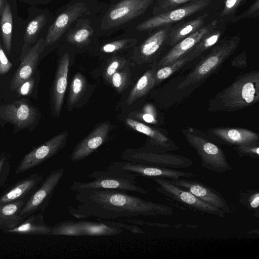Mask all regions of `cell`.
I'll use <instances>...</instances> for the list:
<instances>
[{"mask_svg": "<svg viewBox=\"0 0 259 259\" xmlns=\"http://www.w3.org/2000/svg\"><path fill=\"white\" fill-rule=\"evenodd\" d=\"M74 199L78 202L68 207V213L78 219L95 218L113 220L121 218L169 216L170 206L144 200L126 191L108 189H84L76 192Z\"/></svg>", "mask_w": 259, "mask_h": 259, "instance_id": "1", "label": "cell"}, {"mask_svg": "<svg viewBox=\"0 0 259 259\" xmlns=\"http://www.w3.org/2000/svg\"><path fill=\"white\" fill-rule=\"evenodd\" d=\"M259 101V72L253 70L238 75L228 87L211 98L207 110L232 112Z\"/></svg>", "mask_w": 259, "mask_h": 259, "instance_id": "2", "label": "cell"}, {"mask_svg": "<svg viewBox=\"0 0 259 259\" xmlns=\"http://www.w3.org/2000/svg\"><path fill=\"white\" fill-rule=\"evenodd\" d=\"M137 177L135 174L108 166L105 170L93 171L89 176V178L93 179L92 181L73 182L70 189L75 192L84 189H102L148 194L146 189L138 185Z\"/></svg>", "mask_w": 259, "mask_h": 259, "instance_id": "3", "label": "cell"}, {"mask_svg": "<svg viewBox=\"0 0 259 259\" xmlns=\"http://www.w3.org/2000/svg\"><path fill=\"white\" fill-rule=\"evenodd\" d=\"M134 233L144 232L139 227L114 221L93 222L65 221L52 227L51 235L69 236H115L122 233L124 230Z\"/></svg>", "mask_w": 259, "mask_h": 259, "instance_id": "4", "label": "cell"}, {"mask_svg": "<svg viewBox=\"0 0 259 259\" xmlns=\"http://www.w3.org/2000/svg\"><path fill=\"white\" fill-rule=\"evenodd\" d=\"M240 37L235 35L224 39L213 46L210 53L202 59L178 86L183 89L200 83L213 73L235 52L239 46Z\"/></svg>", "mask_w": 259, "mask_h": 259, "instance_id": "5", "label": "cell"}, {"mask_svg": "<svg viewBox=\"0 0 259 259\" xmlns=\"http://www.w3.org/2000/svg\"><path fill=\"white\" fill-rule=\"evenodd\" d=\"M182 133L187 143L197 152L202 167L220 174L233 170L223 149L205 134H198L191 128L183 129Z\"/></svg>", "mask_w": 259, "mask_h": 259, "instance_id": "6", "label": "cell"}, {"mask_svg": "<svg viewBox=\"0 0 259 259\" xmlns=\"http://www.w3.org/2000/svg\"><path fill=\"white\" fill-rule=\"evenodd\" d=\"M151 179L157 184L155 189L158 192L192 210L221 218H224L227 214L224 211L201 200L191 192L175 185L169 179L162 178Z\"/></svg>", "mask_w": 259, "mask_h": 259, "instance_id": "7", "label": "cell"}, {"mask_svg": "<svg viewBox=\"0 0 259 259\" xmlns=\"http://www.w3.org/2000/svg\"><path fill=\"white\" fill-rule=\"evenodd\" d=\"M122 158L145 165L171 168H187L193 164L191 159L185 156L147 150H126L123 153Z\"/></svg>", "mask_w": 259, "mask_h": 259, "instance_id": "8", "label": "cell"}, {"mask_svg": "<svg viewBox=\"0 0 259 259\" xmlns=\"http://www.w3.org/2000/svg\"><path fill=\"white\" fill-rule=\"evenodd\" d=\"M64 173L63 168L52 171L30 195L20 211L23 221L37 211L44 213Z\"/></svg>", "mask_w": 259, "mask_h": 259, "instance_id": "9", "label": "cell"}, {"mask_svg": "<svg viewBox=\"0 0 259 259\" xmlns=\"http://www.w3.org/2000/svg\"><path fill=\"white\" fill-rule=\"evenodd\" d=\"M210 1L194 0L181 7L155 15L139 24L136 29L144 31L171 25L202 10L209 4Z\"/></svg>", "mask_w": 259, "mask_h": 259, "instance_id": "10", "label": "cell"}, {"mask_svg": "<svg viewBox=\"0 0 259 259\" xmlns=\"http://www.w3.org/2000/svg\"><path fill=\"white\" fill-rule=\"evenodd\" d=\"M153 0H122L111 8L101 23V28L107 30L117 27L143 14Z\"/></svg>", "mask_w": 259, "mask_h": 259, "instance_id": "11", "label": "cell"}, {"mask_svg": "<svg viewBox=\"0 0 259 259\" xmlns=\"http://www.w3.org/2000/svg\"><path fill=\"white\" fill-rule=\"evenodd\" d=\"M67 137L68 134L64 131L33 149L22 159L15 174L23 172L37 166L56 154L65 146Z\"/></svg>", "mask_w": 259, "mask_h": 259, "instance_id": "12", "label": "cell"}, {"mask_svg": "<svg viewBox=\"0 0 259 259\" xmlns=\"http://www.w3.org/2000/svg\"><path fill=\"white\" fill-rule=\"evenodd\" d=\"M169 180L175 185L191 192L201 200L226 213L233 211L232 206L219 191L202 182L186 178Z\"/></svg>", "mask_w": 259, "mask_h": 259, "instance_id": "13", "label": "cell"}, {"mask_svg": "<svg viewBox=\"0 0 259 259\" xmlns=\"http://www.w3.org/2000/svg\"><path fill=\"white\" fill-rule=\"evenodd\" d=\"M108 167L148 178H162L169 180L195 177L192 172H186L176 168L157 167L131 161L112 162Z\"/></svg>", "mask_w": 259, "mask_h": 259, "instance_id": "14", "label": "cell"}, {"mask_svg": "<svg viewBox=\"0 0 259 259\" xmlns=\"http://www.w3.org/2000/svg\"><path fill=\"white\" fill-rule=\"evenodd\" d=\"M205 135L217 144L233 147L259 141L256 133L242 128L213 127L208 128Z\"/></svg>", "mask_w": 259, "mask_h": 259, "instance_id": "15", "label": "cell"}, {"mask_svg": "<svg viewBox=\"0 0 259 259\" xmlns=\"http://www.w3.org/2000/svg\"><path fill=\"white\" fill-rule=\"evenodd\" d=\"M217 23L216 20L213 21L174 46L157 63L154 67L155 70L165 66L187 54L207 33L217 26Z\"/></svg>", "mask_w": 259, "mask_h": 259, "instance_id": "16", "label": "cell"}, {"mask_svg": "<svg viewBox=\"0 0 259 259\" xmlns=\"http://www.w3.org/2000/svg\"><path fill=\"white\" fill-rule=\"evenodd\" d=\"M87 10L88 8L82 3L69 6L50 27L45 39V46L52 45L57 41L69 26Z\"/></svg>", "mask_w": 259, "mask_h": 259, "instance_id": "17", "label": "cell"}, {"mask_svg": "<svg viewBox=\"0 0 259 259\" xmlns=\"http://www.w3.org/2000/svg\"><path fill=\"white\" fill-rule=\"evenodd\" d=\"M37 114L35 109L23 100L14 102L2 107L0 117L24 128L33 123Z\"/></svg>", "mask_w": 259, "mask_h": 259, "instance_id": "18", "label": "cell"}, {"mask_svg": "<svg viewBox=\"0 0 259 259\" xmlns=\"http://www.w3.org/2000/svg\"><path fill=\"white\" fill-rule=\"evenodd\" d=\"M110 126L109 123L104 122L94 130L76 146L70 155L71 160H80L95 152L106 140Z\"/></svg>", "mask_w": 259, "mask_h": 259, "instance_id": "19", "label": "cell"}, {"mask_svg": "<svg viewBox=\"0 0 259 259\" xmlns=\"http://www.w3.org/2000/svg\"><path fill=\"white\" fill-rule=\"evenodd\" d=\"M45 47V39L40 38L25 55L21 65L12 78L10 89L12 92L16 90L23 81L31 77Z\"/></svg>", "mask_w": 259, "mask_h": 259, "instance_id": "20", "label": "cell"}, {"mask_svg": "<svg viewBox=\"0 0 259 259\" xmlns=\"http://www.w3.org/2000/svg\"><path fill=\"white\" fill-rule=\"evenodd\" d=\"M125 123L131 128L149 138L152 145L155 147L154 150L149 151L167 153L168 151L180 149L172 140L157 129L130 118L125 119Z\"/></svg>", "mask_w": 259, "mask_h": 259, "instance_id": "21", "label": "cell"}, {"mask_svg": "<svg viewBox=\"0 0 259 259\" xmlns=\"http://www.w3.org/2000/svg\"><path fill=\"white\" fill-rule=\"evenodd\" d=\"M42 181L40 174H33L17 182L0 195V204L25 199L36 190Z\"/></svg>", "mask_w": 259, "mask_h": 259, "instance_id": "22", "label": "cell"}, {"mask_svg": "<svg viewBox=\"0 0 259 259\" xmlns=\"http://www.w3.org/2000/svg\"><path fill=\"white\" fill-rule=\"evenodd\" d=\"M172 26L171 25L158 28L141 44L139 53L143 62L150 61L158 54L164 46H166Z\"/></svg>", "mask_w": 259, "mask_h": 259, "instance_id": "23", "label": "cell"}, {"mask_svg": "<svg viewBox=\"0 0 259 259\" xmlns=\"http://www.w3.org/2000/svg\"><path fill=\"white\" fill-rule=\"evenodd\" d=\"M69 56L65 53L62 57L57 69L53 90V101L56 113L59 114L67 85L69 67Z\"/></svg>", "mask_w": 259, "mask_h": 259, "instance_id": "24", "label": "cell"}, {"mask_svg": "<svg viewBox=\"0 0 259 259\" xmlns=\"http://www.w3.org/2000/svg\"><path fill=\"white\" fill-rule=\"evenodd\" d=\"M52 227L46 224L43 213L32 214L17 226L4 231L7 233H16L23 235L44 234L51 235Z\"/></svg>", "mask_w": 259, "mask_h": 259, "instance_id": "25", "label": "cell"}, {"mask_svg": "<svg viewBox=\"0 0 259 259\" xmlns=\"http://www.w3.org/2000/svg\"><path fill=\"white\" fill-rule=\"evenodd\" d=\"M208 15L205 14L195 19L181 22L172 26L166 46L173 47L181 40L194 33L204 26Z\"/></svg>", "mask_w": 259, "mask_h": 259, "instance_id": "26", "label": "cell"}, {"mask_svg": "<svg viewBox=\"0 0 259 259\" xmlns=\"http://www.w3.org/2000/svg\"><path fill=\"white\" fill-rule=\"evenodd\" d=\"M26 202L22 199L0 204V230L4 232L12 229L23 221L20 213Z\"/></svg>", "mask_w": 259, "mask_h": 259, "instance_id": "27", "label": "cell"}, {"mask_svg": "<svg viewBox=\"0 0 259 259\" xmlns=\"http://www.w3.org/2000/svg\"><path fill=\"white\" fill-rule=\"evenodd\" d=\"M225 30V27H219L217 26L207 33L187 54L190 56L192 60L199 57L218 43Z\"/></svg>", "mask_w": 259, "mask_h": 259, "instance_id": "28", "label": "cell"}, {"mask_svg": "<svg viewBox=\"0 0 259 259\" xmlns=\"http://www.w3.org/2000/svg\"><path fill=\"white\" fill-rule=\"evenodd\" d=\"M155 68L147 70L138 80L131 90L127 99V103L132 104L138 99L145 96L155 84Z\"/></svg>", "mask_w": 259, "mask_h": 259, "instance_id": "29", "label": "cell"}, {"mask_svg": "<svg viewBox=\"0 0 259 259\" xmlns=\"http://www.w3.org/2000/svg\"><path fill=\"white\" fill-rule=\"evenodd\" d=\"M47 21L45 15L41 14L35 17L27 25L24 36V45L22 55L28 52L29 46L36 40L37 35L42 29Z\"/></svg>", "mask_w": 259, "mask_h": 259, "instance_id": "30", "label": "cell"}, {"mask_svg": "<svg viewBox=\"0 0 259 259\" xmlns=\"http://www.w3.org/2000/svg\"><path fill=\"white\" fill-rule=\"evenodd\" d=\"M0 27L3 44L9 54L12 45L13 16L9 5L7 3L1 15Z\"/></svg>", "mask_w": 259, "mask_h": 259, "instance_id": "31", "label": "cell"}, {"mask_svg": "<svg viewBox=\"0 0 259 259\" xmlns=\"http://www.w3.org/2000/svg\"><path fill=\"white\" fill-rule=\"evenodd\" d=\"M240 203L250 211L254 217L259 218V191L258 189H250L241 191L238 194Z\"/></svg>", "mask_w": 259, "mask_h": 259, "instance_id": "32", "label": "cell"}, {"mask_svg": "<svg viewBox=\"0 0 259 259\" xmlns=\"http://www.w3.org/2000/svg\"><path fill=\"white\" fill-rule=\"evenodd\" d=\"M191 60L190 56L188 54H186L168 65L155 70V84H157L167 78Z\"/></svg>", "mask_w": 259, "mask_h": 259, "instance_id": "33", "label": "cell"}, {"mask_svg": "<svg viewBox=\"0 0 259 259\" xmlns=\"http://www.w3.org/2000/svg\"><path fill=\"white\" fill-rule=\"evenodd\" d=\"M86 82L84 77L79 73H76L71 81L69 95V103L74 105L84 92Z\"/></svg>", "mask_w": 259, "mask_h": 259, "instance_id": "34", "label": "cell"}, {"mask_svg": "<svg viewBox=\"0 0 259 259\" xmlns=\"http://www.w3.org/2000/svg\"><path fill=\"white\" fill-rule=\"evenodd\" d=\"M233 149L240 157L259 158V141L234 146Z\"/></svg>", "mask_w": 259, "mask_h": 259, "instance_id": "35", "label": "cell"}, {"mask_svg": "<svg viewBox=\"0 0 259 259\" xmlns=\"http://www.w3.org/2000/svg\"><path fill=\"white\" fill-rule=\"evenodd\" d=\"M137 41L135 39H122L109 42L103 45L101 50L106 53H114L119 50L130 48Z\"/></svg>", "mask_w": 259, "mask_h": 259, "instance_id": "36", "label": "cell"}, {"mask_svg": "<svg viewBox=\"0 0 259 259\" xmlns=\"http://www.w3.org/2000/svg\"><path fill=\"white\" fill-rule=\"evenodd\" d=\"M93 34L91 27L86 25L78 29L70 34L68 37V41L76 45L83 44L87 42Z\"/></svg>", "mask_w": 259, "mask_h": 259, "instance_id": "37", "label": "cell"}, {"mask_svg": "<svg viewBox=\"0 0 259 259\" xmlns=\"http://www.w3.org/2000/svg\"><path fill=\"white\" fill-rule=\"evenodd\" d=\"M194 0H157L155 7V14H158L165 11L183 6Z\"/></svg>", "mask_w": 259, "mask_h": 259, "instance_id": "38", "label": "cell"}, {"mask_svg": "<svg viewBox=\"0 0 259 259\" xmlns=\"http://www.w3.org/2000/svg\"><path fill=\"white\" fill-rule=\"evenodd\" d=\"M124 58L115 57L111 60L107 66L104 73V77L108 81H110L112 76L119 71L125 64Z\"/></svg>", "mask_w": 259, "mask_h": 259, "instance_id": "39", "label": "cell"}, {"mask_svg": "<svg viewBox=\"0 0 259 259\" xmlns=\"http://www.w3.org/2000/svg\"><path fill=\"white\" fill-rule=\"evenodd\" d=\"M110 81L117 91H122L127 85L128 74L127 71H118L115 72L112 76Z\"/></svg>", "mask_w": 259, "mask_h": 259, "instance_id": "40", "label": "cell"}, {"mask_svg": "<svg viewBox=\"0 0 259 259\" xmlns=\"http://www.w3.org/2000/svg\"><path fill=\"white\" fill-rule=\"evenodd\" d=\"M247 0H226L220 14L221 17L229 16L234 14L239 7Z\"/></svg>", "mask_w": 259, "mask_h": 259, "instance_id": "41", "label": "cell"}, {"mask_svg": "<svg viewBox=\"0 0 259 259\" xmlns=\"http://www.w3.org/2000/svg\"><path fill=\"white\" fill-rule=\"evenodd\" d=\"M259 15V0L255 2L243 13L235 17L231 20V22L235 23L237 21L245 18L257 17Z\"/></svg>", "mask_w": 259, "mask_h": 259, "instance_id": "42", "label": "cell"}, {"mask_svg": "<svg viewBox=\"0 0 259 259\" xmlns=\"http://www.w3.org/2000/svg\"><path fill=\"white\" fill-rule=\"evenodd\" d=\"M10 170V164L7 157L3 156L0 157V188L6 182Z\"/></svg>", "mask_w": 259, "mask_h": 259, "instance_id": "43", "label": "cell"}, {"mask_svg": "<svg viewBox=\"0 0 259 259\" xmlns=\"http://www.w3.org/2000/svg\"><path fill=\"white\" fill-rule=\"evenodd\" d=\"M34 84V79L32 77L23 81L16 89L19 96L29 95L32 91Z\"/></svg>", "mask_w": 259, "mask_h": 259, "instance_id": "44", "label": "cell"}, {"mask_svg": "<svg viewBox=\"0 0 259 259\" xmlns=\"http://www.w3.org/2000/svg\"><path fill=\"white\" fill-rule=\"evenodd\" d=\"M232 66L241 69H245L247 67V53L244 51L236 56L232 60Z\"/></svg>", "mask_w": 259, "mask_h": 259, "instance_id": "45", "label": "cell"}, {"mask_svg": "<svg viewBox=\"0 0 259 259\" xmlns=\"http://www.w3.org/2000/svg\"><path fill=\"white\" fill-rule=\"evenodd\" d=\"M12 66V64L6 56L0 41V74L7 73Z\"/></svg>", "mask_w": 259, "mask_h": 259, "instance_id": "46", "label": "cell"}, {"mask_svg": "<svg viewBox=\"0 0 259 259\" xmlns=\"http://www.w3.org/2000/svg\"><path fill=\"white\" fill-rule=\"evenodd\" d=\"M145 113L143 114L142 118L143 120L148 123H156V120L153 115V114L151 112H149L146 109Z\"/></svg>", "mask_w": 259, "mask_h": 259, "instance_id": "47", "label": "cell"}, {"mask_svg": "<svg viewBox=\"0 0 259 259\" xmlns=\"http://www.w3.org/2000/svg\"><path fill=\"white\" fill-rule=\"evenodd\" d=\"M7 3L5 0H0V16L4 10L5 5Z\"/></svg>", "mask_w": 259, "mask_h": 259, "instance_id": "48", "label": "cell"}]
</instances>
